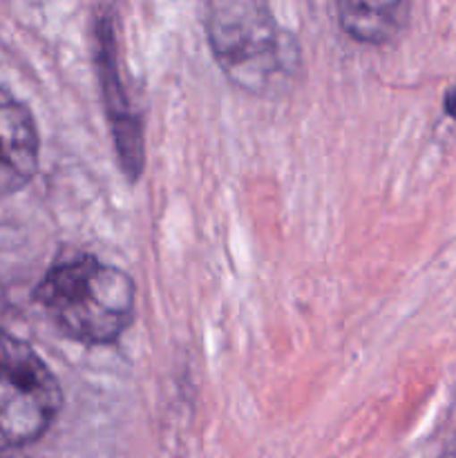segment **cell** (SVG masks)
<instances>
[{
  "label": "cell",
  "instance_id": "cell-4",
  "mask_svg": "<svg viewBox=\"0 0 456 458\" xmlns=\"http://www.w3.org/2000/svg\"><path fill=\"white\" fill-rule=\"evenodd\" d=\"M38 130L31 112L0 88V197L16 192L38 168Z\"/></svg>",
  "mask_w": 456,
  "mask_h": 458
},
{
  "label": "cell",
  "instance_id": "cell-2",
  "mask_svg": "<svg viewBox=\"0 0 456 458\" xmlns=\"http://www.w3.org/2000/svg\"><path fill=\"white\" fill-rule=\"evenodd\" d=\"M58 329L85 344H110L132 325L137 289L132 277L89 255L58 262L34 293Z\"/></svg>",
  "mask_w": 456,
  "mask_h": 458
},
{
  "label": "cell",
  "instance_id": "cell-7",
  "mask_svg": "<svg viewBox=\"0 0 456 458\" xmlns=\"http://www.w3.org/2000/svg\"><path fill=\"white\" fill-rule=\"evenodd\" d=\"M445 112L452 119H456V83L452 85L445 94Z\"/></svg>",
  "mask_w": 456,
  "mask_h": 458
},
{
  "label": "cell",
  "instance_id": "cell-1",
  "mask_svg": "<svg viewBox=\"0 0 456 458\" xmlns=\"http://www.w3.org/2000/svg\"><path fill=\"white\" fill-rule=\"evenodd\" d=\"M206 36L219 70L253 97H280L300 79L302 54L266 0H208Z\"/></svg>",
  "mask_w": 456,
  "mask_h": 458
},
{
  "label": "cell",
  "instance_id": "cell-3",
  "mask_svg": "<svg viewBox=\"0 0 456 458\" xmlns=\"http://www.w3.org/2000/svg\"><path fill=\"white\" fill-rule=\"evenodd\" d=\"M61 405V385L43 358L0 331V452L38 441Z\"/></svg>",
  "mask_w": 456,
  "mask_h": 458
},
{
  "label": "cell",
  "instance_id": "cell-6",
  "mask_svg": "<svg viewBox=\"0 0 456 458\" xmlns=\"http://www.w3.org/2000/svg\"><path fill=\"white\" fill-rule=\"evenodd\" d=\"M407 16L410 0H338L340 27L365 45H384L396 38Z\"/></svg>",
  "mask_w": 456,
  "mask_h": 458
},
{
  "label": "cell",
  "instance_id": "cell-5",
  "mask_svg": "<svg viewBox=\"0 0 456 458\" xmlns=\"http://www.w3.org/2000/svg\"><path fill=\"white\" fill-rule=\"evenodd\" d=\"M116 40L112 31V22L107 18H101L98 25V54H101V74H103V89H106V106L107 116H110L112 132H114L116 148H119L121 164L128 177L141 174L143 165V139L141 128L134 110L130 107L125 98L123 88L119 85V74L114 70L116 63Z\"/></svg>",
  "mask_w": 456,
  "mask_h": 458
}]
</instances>
